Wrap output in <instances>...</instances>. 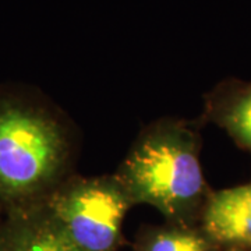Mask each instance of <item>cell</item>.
<instances>
[{
	"mask_svg": "<svg viewBox=\"0 0 251 251\" xmlns=\"http://www.w3.org/2000/svg\"><path fill=\"white\" fill-rule=\"evenodd\" d=\"M1 216H3V206L0 205V219H1Z\"/></svg>",
	"mask_w": 251,
	"mask_h": 251,
	"instance_id": "cell-9",
	"label": "cell"
},
{
	"mask_svg": "<svg viewBox=\"0 0 251 251\" xmlns=\"http://www.w3.org/2000/svg\"><path fill=\"white\" fill-rule=\"evenodd\" d=\"M200 226L221 249H251V183L212 190Z\"/></svg>",
	"mask_w": 251,
	"mask_h": 251,
	"instance_id": "cell-5",
	"label": "cell"
},
{
	"mask_svg": "<svg viewBox=\"0 0 251 251\" xmlns=\"http://www.w3.org/2000/svg\"><path fill=\"white\" fill-rule=\"evenodd\" d=\"M45 204L81 251H119L126 215L134 206L115 173L77 172L54 188Z\"/></svg>",
	"mask_w": 251,
	"mask_h": 251,
	"instance_id": "cell-3",
	"label": "cell"
},
{
	"mask_svg": "<svg viewBox=\"0 0 251 251\" xmlns=\"http://www.w3.org/2000/svg\"><path fill=\"white\" fill-rule=\"evenodd\" d=\"M198 126L162 117L138 133L115 172L133 205H151L166 222L200 225L212 190L202 171Z\"/></svg>",
	"mask_w": 251,
	"mask_h": 251,
	"instance_id": "cell-2",
	"label": "cell"
},
{
	"mask_svg": "<svg viewBox=\"0 0 251 251\" xmlns=\"http://www.w3.org/2000/svg\"><path fill=\"white\" fill-rule=\"evenodd\" d=\"M134 251H221L200 225L166 222L143 225L135 234Z\"/></svg>",
	"mask_w": 251,
	"mask_h": 251,
	"instance_id": "cell-7",
	"label": "cell"
},
{
	"mask_svg": "<svg viewBox=\"0 0 251 251\" xmlns=\"http://www.w3.org/2000/svg\"><path fill=\"white\" fill-rule=\"evenodd\" d=\"M202 119L251 153V82H225L205 95Z\"/></svg>",
	"mask_w": 251,
	"mask_h": 251,
	"instance_id": "cell-6",
	"label": "cell"
},
{
	"mask_svg": "<svg viewBox=\"0 0 251 251\" xmlns=\"http://www.w3.org/2000/svg\"><path fill=\"white\" fill-rule=\"evenodd\" d=\"M221 251H251V249H240V247H227V249H221Z\"/></svg>",
	"mask_w": 251,
	"mask_h": 251,
	"instance_id": "cell-8",
	"label": "cell"
},
{
	"mask_svg": "<svg viewBox=\"0 0 251 251\" xmlns=\"http://www.w3.org/2000/svg\"><path fill=\"white\" fill-rule=\"evenodd\" d=\"M77 131L53 105L0 92V205L3 211L45 201L74 173Z\"/></svg>",
	"mask_w": 251,
	"mask_h": 251,
	"instance_id": "cell-1",
	"label": "cell"
},
{
	"mask_svg": "<svg viewBox=\"0 0 251 251\" xmlns=\"http://www.w3.org/2000/svg\"><path fill=\"white\" fill-rule=\"evenodd\" d=\"M0 251H81L45 201L3 211Z\"/></svg>",
	"mask_w": 251,
	"mask_h": 251,
	"instance_id": "cell-4",
	"label": "cell"
}]
</instances>
